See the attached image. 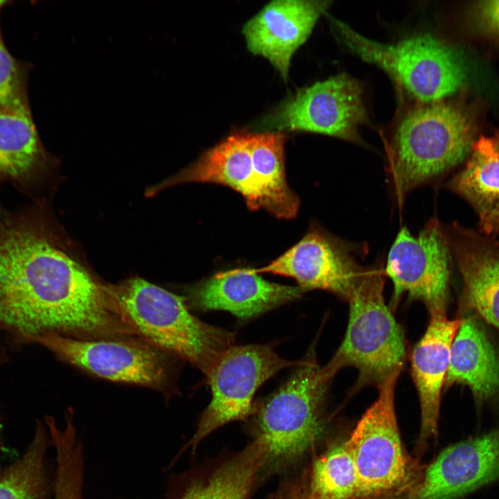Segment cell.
Segmentation results:
<instances>
[{
    "instance_id": "6da1fadb",
    "label": "cell",
    "mask_w": 499,
    "mask_h": 499,
    "mask_svg": "<svg viewBox=\"0 0 499 499\" xmlns=\"http://www.w3.org/2000/svg\"><path fill=\"white\" fill-rule=\"evenodd\" d=\"M0 322L33 338L139 337L108 286L44 237L22 229L0 235Z\"/></svg>"
},
{
    "instance_id": "7a4b0ae2",
    "label": "cell",
    "mask_w": 499,
    "mask_h": 499,
    "mask_svg": "<svg viewBox=\"0 0 499 499\" xmlns=\"http://www.w3.org/2000/svg\"><path fill=\"white\" fill-rule=\"evenodd\" d=\"M284 132H235L202 154L173 178V183L226 186L240 193L250 210L278 218L296 216L299 200L286 181Z\"/></svg>"
},
{
    "instance_id": "3957f363",
    "label": "cell",
    "mask_w": 499,
    "mask_h": 499,
    "mask_svg": "<svg viewBox=\"0 0 499 499\" xmlns=\"http://www.w3.org/2000/svg\"><path fill=\"white\" fill-rule=\"evenodd\" d=\"M473 128L460 107L421 103L401 119L389 145L387 173L396 201L441 177L470 155Z\"/></svg>"
},
{
    "instance_id": "277c9868",
    "label": "cell",
    "mask_w": 499,
    "mask_h": 499,
    "mask_svg": "<svg viewBox=\"0 0 499 499\" xmlns=\"http://www.w3.org/2000/svg\"><path fill=\"white\" fill-rule=\"evenodd\" d=\"M108 288L143 340L189 362L206 376L234 345L233 333L201 321L190 313L185 298L146 280L131 278Z\"/></svg>"
},
{
    "instance_id": "5b68a950",
    "label": "cell",
    "mask_w": 499,
    "mask_h": 499,
    "mask_svg": "<svg viewBox=\"0 0 499 499\" xmlns=\"http://www.w3.org/2000/svg\"><path fill=\"white\" fill-rule=\"evenodd\" d=\"M384 268H367L348 299L349 317L343 342L324 366L332 378L341 368L359 371L356 388L379 385L385 378L400 373L405 356L403 331L386 306Z\"/></svg>"
},
{
    "instance_id": "8992f818",
    "label": "cell",
    "mask_w": 499,
    "mask_h": 499,
    "mask_svg": "<svg viewBox=\"0 0 499 499\" xmlns=\"http://www.w3.org/2000/svg\"><path fill=\"white\" fill-rule=\"evenodd\" d=\"M333 22L351 52L382 68L421 103L440 101L466 82V69L460 54L433 36L419 35L394 45L384 44L339 20Z\"/></svg>"
},
{
    "instance_id": "52a82bcc",
    "label": "cell",
    "mask_w": 499,
    "mask_h": 499,
    "mask_svg": "<svg viewBox=\"0 0 499 499\" xmlns=\"http://www.w3.org/2000/svg\"><path fill=\"white\" fill-rule=\"evenodd\" d=\"M331 378L315 360H305L260 405L257 438L270 460H290L322 436V408Z\"/></svg>"
},
{
    "instance_id": "ba28073f",
    "label": "cell",
    "mask_w": 499,
    "mask_h": 499,
    "mask_svg": "<svg viewBox=\"0 0 499 499\" xmlns=\"http://www.w3.org/2000/svg\"><path fill=\"white\" fill-rule=\"evenodd\" d=\"M399 374L390 375L378 386L377 400L344 441L356 467L360 498L394 493L412 478V463L401 441L394 410Z\"/></svg>"
},
{
    "instance_id": "9c48e42d",
    "label": "cell",
    "mask_w": 499,
    "mask_h": 499,
    "mask_svg": "<svg viewBox=\"0 0 499 499\" xmlns=\"http://www.w3.org/2000/svg\"><path fill=\"white\" fill-rule=\"evenodd\" d=\"M303 361L281 358L271 344L232 345L225 349L206 376L211 399L188 445L193 449L220 426L247 418L259 387L281 369L296 367Z\"/></svg>"
},
{
    "instance_id": "30bf717a",
    "label": "cell",
    "mask_w": 499,
    "mask_h": 499,
    "mask_svg": "<svg viewBox=\"0 0 499 499\" xmlns=\"http://www.w3.org/2000/svg\"><path fill=\"white\" fill-rule=\"evenodd\" d=\"M368 121L360 84L346 73L298 90L258 122L265 131H304L360 142Z\"/></svg>"
},
{
    "instance_id": "8fae6325",
    "label": "cell",
    "mask_w": 499,
    "mask_h": 499,
    "mask_svg": "<svg viewBox=\"0 0 499 499\" xmlns=\"http://www.w3.org/2000/svg\"><path fill=\"white\" fill-rule=\"evenodd\" d=\"M452 262L447 229L437 218H430L417 235L401 228L384 268L393 283V304L408 294L423 301L430 314L446 313Z\"/></svg>"
},
{
    "instance_id": "7c38bea8",
    "label": "cell",
    "mask_w": 499,
    "mask_h": 499,
    "mask_svg": "<svg viewBox=\"0 0 499 499\" xmlns=\"http://www.w3.org/2000/svg\"><path fill=\"white\" fill-rule=\"evenodd\" d=\"M34 338L63 360L105 379L160 391L171 383L168 353L143 339L87 340L58 333Z\"/></svg>"
},
{
    "instance_id": "4fadbf2b",
    "label": "cell",
    "mask_w": 499,
    "mask_h": 499,
    "mask_svg": "<svg viewBox=\"0 0 499 499\" xmlns=\"http://www.w3.org/2000/svg\"><path fill=\"white\" fill-rule=\"evenodd\" d=\"M248 270L254 274L290 277L304 292L324 290L348 300L367 268L358 263L348 243L314 227L276 259L263 267Z\"/></svg>"
},
{
    "instance_id": "5bb4252c",
    "label": "cell",
    "mask_w": 499,
    "mask_h": 499,
    "mask_svg": "<svg viewBox=\"0 0 499 499\" xmlns=\"http://www.w3.org/2000/svg\"><path fill=\"white\" fill-rule=\"evenodd\" d=\"M499 478V429L453 444L428 466L410 499H456Z\"/></svg>"
},
{
    "instance_id": "9a60e30c",
    "label": "cell",
    "mask_w": 499,
    "mask_h": 499,
    "mask_svg": "<svg viewBox=\"0 0 499 499\" xmlns=\"http://www.w3.org/2000/svg\"><path fill=\"white\" fill-rule=\"evenodd\" d=\"M330 2L274 0L264 6L243 26L247 48L267 59L287 80L291 58L310 36Z\"/></svg>"
},
{
    "instance_id": "2e32d148",
    "label": "cell",
    "mask_w": 499,
    "mask_h": 499,
    "mask_svg": "<svg viewBox=\"0 0 499 499\" xmlns=\"http://www.w3.org/2000/svg\"><path fill=\"white\" fill-rule=\"evenodd\" d=\"M453 261L463 281L459 312L499 331V244L493 237L453 222L446 227Z\"/></svg>"
},
{
    "instance_id": "e0dca14e",
    "label": "cell",
    "mask_w": 499,
    "mask_h": 499,
    "mask_svg": "<svg viewBox=\"0 0 499 499\" xmlns=\"http://www.w3.org/2000/svg\"><path fill=\"white\" fill-rule=\"evenodd\" d=\"M303 292L298 286L270 282L248 268H237L189 287L185 300L201 310H226L249 319L297 299Z\"/></svg>"
},
{
    "instance_id": "ac0fdd59",
    "label": "cell",
    "mask_w": 499,
    "mask_h": 499,
    "mask_svg": "<svg viewBox=\"0 0 499 499\" xmlns=\"http://www.w3.org/2000/svg\"><path fill=\"white\" fill-rule=\"evenodd\" d=\"M462 322V318L448 319L446 313L430 314L428 328L412 351V375L421 407V428L415 448L418 455L437 434L441 389L451 344Z\"/></svg>"
},
{
    "instance_id": "d6986e66",
    "label": "cell",
    "mask_w": 499,
    "mask_h": 499,
    "mask_svg": "<svg viewBox=\"0 0 499 499\" xmlns=\"http://www.w3.org/2000/svg\"><path fill=\"white\" fill-rule=\"evenodd\" d=\"M450 347L445 387L468 386L478 401L499 396V354L474 317H463Z\"/></svg>"
},
{
    "instance_id": "ffe728a7",
    "label": "cell",
    "mask_w": 499,
    "mask_h": 499,
    "mask_svg": "<svg viewBox=\"0 0 499 499\" xmlns=\"http://www.w3.org/2000/svg\"><path fill=\"white\" fill-rule=\"evenodd\" d=\"M447 187L476 211L481 233L499 234V133L475 141L468 161Z\"/></svg>"
},
{
    "instance_id": "44dd1931",
    "label": "cell",
    "mask_w": 499,
    "mask_h": 499,
    "mask_svg": "<svg viewBox=\"0 0 499 499\" xmlns=\"http://www.w3.org/2000/svg\"><path fill=\"white\" fill-rule=\"evenodd\" d=\"M50 443L46 426L37 423L22 456L0 467V499H48L46 452Z\"/></svg>"
},
{
    "instance_id": "7402d4cb",
    "label": "cell",
    "mask_w": 499,
    "mask_h": 499,
    "mask_svg": "<svg viewBox=\"0 0 499 499\" xmlns=\"http://www.w3.org/2000/svg\"><path fill=\"white\" fill-rule=\"evenodd\" d=\"M265 460L264 446L257 438L205 481L193 484L181 499H246Z\"/></svg>"
},
{
    "instance_id": "603a6c76",
    "label": "cell",
    "mask_w": 499,
    "mask_h": 499,
    "mask_svg": "<svg viewBox=\"0 0 499 499\" xmlns=\"http://www.w3.org/2000/svg\"><path fill=\"white\" fill-rule=\"evenodd\" d=\"M40 154L37 132L24 105L0 108V176L24 175Z\"/></svg>"
},
{
    "instance_id": "cb8c5ba5",
    "label": "cell",
    "mask_w": 499,
    "mask_h": 499,
    "mask_svg": "<svg viewBox=\"0 0 499 499\" xmlns=\"http://www.w3.org/2000/svg\"><path fill=\"white\" fill-rule=\"evenodd\" d=\"M311 499L360 498L359 481L345 443L337 444L318 458L313 467Z\"/></svg>"
},
{
    "instance_id": "d4e9b609",
    "label": "cell",
    "mask_w": 499,
    "mask_h": 499,
    "mask_svg": "<svg viewBox=\"0 0 499 499\" xmlns=\"http://www.w3.org/2000/svg\"><path fill=\"white\" fill-rule=\"evenodd\" d=\"M20 105L23 103L19 96L17 64L0 35V108Z\"/></svg>"
},
{
    "instance_id": "484cf974",
    "label": "cell",
    "mask_w": 499,
    "mask_h": 499,
    "mask_svg": "<svg viewBox=\"0 0 499 499\" xmlns=\"http://www.w3.org/2000/svg\"><path fill=\"white\" fill-rule=\"evenodd\" d=\"M478 17L487 31L499 36V0L482 2L478 6Z\"/></svg>"
},
{
    "instance_id": "4316f807",
    "label": "cell",
    "mask_w": 499,
    "mask_h": 499,
    "mask_svg": "<svg viewBox=\"0 0 499 499\" xmlns=\"http://www.w3.org/2000/svg\"><path fill=\"white\" fill-rule=\"evenodd\" d=\"M8 449L0 430V452L6 453Z\"/></svg>"
},
{
    "instance_id": "83f0119b",
    "label": "cell",
    "mask_w": 499,
    "mask_h": 499,
    "mask_svg": "<svg viewBox=\"0 0 499 499\" xmlns=\"http://www.w3.org/2000/svg\"><path fill=\"white\" fill-rule=\"evenodd\" d=\"M6 3V1L0 0V9Z\"/></svg>"
}]
</instances>
